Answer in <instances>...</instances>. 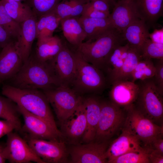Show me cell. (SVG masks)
I'll use <instances>...</instances> for the list:
<instances>
[{
    "instance_id": "obj_3",
    "label": "cell",
    "mask_w": 163,
    "mask_h": 163,
    "mask_svg": "<svg viewBox=\"0 0 163 163\" xmlns=\"http://www.w3.org/2000/svg\"><path fill=\"white\" fill-rule=\"evenodd\" d=\"M122 33L111 27L95 40L72 47L86 61L102 71L104 62L111 51L121 45Z\"/></svg>"
},
{
    "instance_id": "obj_37",
    "label": "cell",
    "mask_w": 163,
    "mask_h": 163,
    "mask_svg": "<svg viewBox=\"0 0 163 163\" xmlns=\"http://www.w3.org/2000/svg\"><path fill=\"white\" fill-rule=\"evenodd\" d=\"M155 71L153 78L155 84L163 95V59H158L155 64Z\"/></svg>"
},
{
    "instance_id": "obj_33",
    "label": "cell",
    "mask_w": 163,
    "mask_h": 163,
    "mask_svg": "<svg viewBox=\"0 0 163 163\" xmlns=\"http://www.w3.org/2000/svg\"><path fill=\"white\" fill-rule=\"evenodd\" d=\"M0 25L7 31L14 41L17 40L20 34L21 24L15 22L9 15L1 1H0Z\"/></svg>"
},
{
    "instance_id": "obj_9",
    "label": "cell",
    "mask_w": 163,
    "mask_h": 163,
    "mask_svg": "<svg viewBox=\"0 0 163 163\" xmlns=\"http://www.w3.org/2000/svg\"><path fill=\"white\" fill-rule=\"evenodd\" d=\"M23 135V138L44 163H60L67 161V151L63 141L34 139L25 134Z\"/></svg>"
},
{
    "instance_id": "obj_30",
    "label": "cell",
    "mask_w": 163,
    "mask_h": 163,
    "mask_svg": "<svg viewBox=\"0 0 163 163\" xmlns=\"http://www.w3.org/2000/svg\"><path fill=\"white\" fill-rule=\"evenodd\" d=\"M142 59L140 51L129 45L127 54L123 65L112 82L117 81H130L132 75L136 66Z\"/></svg>"
},
{
    "instance_id": "obj_11",
    "label": "cell",
    "mask_w": 163,
    "mask_h": 163,
    "mask_svg": "<svg viewBox=\"0 0 163 163\" xmlns=\"http://www.w3.org/2000/svg\"><path fill=\"white\" fill-rule=\"evenodd\" d=\"M4 150L6 160L11 163H44L34 152L26 141L16 133L7 134Z\"/></svg>"
},
{
    "instance_id": "obj_45",
    "label": "cell",
    "mask_w": 163,
    "mask_h": 163,
    "mask_svg": "<svg viewBox=\"0 0 163 163\" xmlns=\"http://www.w3.org/2000/svg\"><path fill=\"white\" fill-rule=\"evenodd\" d=\"M5 143L0 142V163H4L6 160L4 154Z\"/></svg>"
},
{
    "instance_id": "obj_38",
    "label": "cell",
    "mask_w": 163,
    "mask_h": 163,
    "mask_svg": "<svg viewBox=\"0 0 163 163\" xmlns=\"http://www.w3.org/2000/svg\"><path fill=\"white\" fill-rule=\"evenodd\" d=\"M110 4L105 0H93L86 3L85 8L110 14Z\"/></svg>"
},
{
    "instance_id": "obj_6",
    "label": "cell",
    "mask_w": 163,
    "mask_h": 163,
    "mask_svg": "<svg viewBox=\"0 0 163 163\" xmlns=\"http://www.w3.org/2000/svg\"><path fill=\"white\" fill-rule=\"evenodd\" d=\"M124 109L126 116L123 128L136 137L144 147L155 139L163 138V126H158L144 116L134 104Z\"/></svg>"
},
{
    "instance_id": "obj_41",
    "label": "cell",
    "mask_w": 163,
    "mask_h": 163,
    "mask_svg": "<svg viewBox=\"0 0 163 163\" xmlns=\"http://www.w3.org/2000/svg\"><path fill=\"white\" fill-rule=\"evenodd\" d=\"M144 147L148 154L149 163H163V153L149 148Z\"/></svg>"
},
{
    "instance_id": "obj_27",
    "label": "cell",
    "mask_w": 163,
    "mask_h": 163,
    "mask_svg": "<svg viewBox=\"0 0 163 163\" xmlns=\"http://www.w3.org/2000/svg\"><path fill=\"white\" fill-rule=\"evenodd\" d=\"M61 20L53 11L40 16L37 19L36 23V38L53 36L54 31L60 23Z\"/></svg>"
},
{
    "instance_id": "obj_5",
    "label": "cell",
    "mask_w": 163,
    "mask_h": 163,
    "mask_svg": "<svg viewBox=\"0 0 163 163\" xmlns=\"http://www.w3.org/2000/svg\"><path fill=\"white\" fill-rule=\"evenodd\" d=\"M139 91L134 104L145 117L155 124L163 126V95L155 85L153 77L136 83Z\"/></svg>"
},
{
    "instance_id": "obj_20",
    "label": "cell",
    "mask_w": 163,
    "mask_h": 163,
    "mask_svg": "<svg viewBox=\"0 0 163 163\" xmlns=\"http://www.w3.org/2000/svg\"><path fill=\"white\" fill-rule=\"evenodd\" d=\"M101 101L93 96L83 98L86 127L82 136V141L85 143L94 140L100 117Z\"/></svg>"
},
{
    "instance_id": "obj_43",
    "label": "cell",
    "mask_w": 163,
    "mask_h": 163,
    "mask_svg": "<svg viewBox=\"0 0 163 163\" xmlns=\"http://www.w3.org/2000/svg\"><path fill=\"white\" fill-rule=\"evenodd\" d=\"M149 38L153 42L163 44V28L155 29L149 34Z\"/></svg>"
},
{
    "instance_id": "obj_21",
    "label": "cell",
    "mask_w": 163,
    "mask_h": 163,
    "mask_svg": "<svg viewBox=\"0 0 163 163\" xmlns=\"http://www.w3.org/2000/svg\"><path fill=\"white\" fill-rule=\"evenodd\" d=\"M129 45H119L110 53L105 60L102 69L108 83L111 84L119 72L126 57Z\"/></svg>"
},
{
    "instance_id": "obj_34",
    "label": "cell",
    "mask_w": 163,
    "mask_h": 163,
    "mask_svg": "<svg viewBox=\"0 0 163 163\" xmlns=\"http://www.w3.org/2000/svg\"><path fill=\"white\" fill-rule=\"evenodd\" d=\"M62 0H26V3L31 8L37 19L51 12Z\"/></svg>"
},
{
    "instance_id": "obj_25",
    "label": "cell",
    "mask_w": 163,
    "mask_h": 163,
    "mask_svg": "<svg viewBox=\"0 0 163 163\" xmlns=\"http://www.w3.org/2000/svg\"><path fill=\"white\" fill-rule=\"evenodd\" d=\"M64 38L70 46L76 47L85 40L86 35L78 17L62 19L60 23Z\"/></svg>"
},
{
    "instance_id": "obj_26",
    "label": "cell",
    "mask_w": 163,
    "mask_h": 163,
    "mask_svg": "<svg viewBox=\"0 0 163 163\" xmlns=\"http://www.w3.org/2000/svg\"><path fill=\"white\" fill-rule=\"evenodd\" d=\"M78 20L86 34L85 41L95 40L113 27L109 18L94 19L81 15Z\"/></svg>"
},
{
    "instance_id": "obj_13",
    "label": "cell",
    "mask_w": 163,
    "mask_h": 163,
    "mask_svg": "<svg viewBox=\"0 0 163 163\" xmlns=\"http://www.w3.org/2000/svg\"><path fill=\"white\" fill-rule=\"evenodd\" d=\"M85 144L76 145L69 150L71 162L74 163H107L106 152L108 141H94Z\"/></svg>"
},
{
    "instance_id": "obj_39",
    "label": "cell",
    "mask_w": 163,
    "mask_h": 163,
    "mask_svg": "<svg viewBox=\"0 0 163 163\" xmlns=\"http://www.w3.org/2000/svg\"><path fill=\"white\" fill-rule=\"evenodd\" d=\"M110 14L93 9L84 8L82 16L94 19L108 18Z\"/></svg>"
},
{
    "instance_id": "obj_7",
    "label": "cell",
    "mask_w": 163,
    "mask_h": 163,
    "mask_svg": "<svg viewBox=\"0 0 163 163\" xmlns=\"http://www.w3.org/2000/svg\"><path fill=\"white\" fill-rule=\"evenodd\" d=\"M126 116L125 109L110 101H101V109L94 141H107L122 129Z\"/></svg>"
},
{
    "instance_id": "obj_35",
    "label": "cell",
    "mask_w": 163,
    "mask_h": 163,
    "mask_svg": "<svg viewBox=\"0 0 163 163\" xmlns=\"http://www.w3.org/2000/svg\"><path fill=\"white\" fill-rule=\"evenodd\" d=\"M140 53L142 59H163V44L154 42L149 38L142 46Z\"/></svg>"
},
{
    "instance_id": "obj_18",
    "label": "cell",
    "mask_w": 163,
    "mask_h": 163,
    "mask_svg": "<svg viewBox=\"0 0 163 163\" xmlns=\"http://www.w3.org/2000/svg\"><path fill=\"white\" fill-rule=\"evenodd\" d=\"M120 135L107 148V163L113 159L129 152L142 149L144 147L139 139L126 129L122 128Z\"/></svg>"
},
{
    "instance_id": "obj_46",
    "label": "cell",
    "mask_w": 163,
    "mask_h": 163,
    "mask_svg": "<svg viewBox=\"0 0 163 163\" xmlns=\"http://www.w3.org/2000/svg\"><path fill=\"white\" fill-rule=\"evenodd\" d=\"M86 3H88L90 1H91L93 0H83ZM108 2L109 4L110 5L111 4L113 5L116 2V0H105Z\"/></svg>"
},
{
    "instance_id": "obj_15",
    "label": "cell",
    "mask_w": 163,
    "mask_h": 163,
    "mask_svg": "<svg viewBox=\"0 0 163 163\" xmlns=\"http://www.w3.org/2000/svg\"><path fill=\"white\" fill-rule=\"evenodd\" d=\"M111 85L109 95L112 102L123 109L134 104L139 91L136 83L130 81H117Z\"/></svg>"
},
{
    "instance_id": "obj_47",
    "label": "cell",
    "mask_w": 163,
    "mask_h": 163,
    "mask_svg": "<svg viewBox=\"0 0 163 163\" xmlns=\"http://www.w3.org/2000/svg\"><path fill=\"white\" fill-rule=\"evenodd\" d=\"M13 0L18 1H19V2H22V1H24V2H25L26 1V0Z\"/></svg>"
},
{
    "instance_id": "obj_32",
    "label": "cell",
    "mask_w": 163,
    "mask_h": 163,
    "mask_svg": "<svg viewBox=\"0 0 163 163\" xmlns=\"http://www.w3.org/2000/svg\"><path fill=\"white\" fill-rule=\"evenodd\" d=\"M155 71L154 64L151 59H142L134 69L130 81L133 82L153 77Z\"/></svg>"
},
{
    "instance_id": "obj_16",
    "label": "cell",
    "mask_w": 163,
    "mask_h": 163,
    "mask_svg": "<svg viewBox=\"0 0 163 163\" xmlns=\"http://www.w3.org/2000/svg\"><path fill=\"white\" fill-rule=\"evenodd\" d=\"M23 63L16 48L15 41L3 47L0 53V85L13 77Z\"/></svg>"
},
{
    "instance_id": "obj_36",
    "label": "cell",
    "mask_w": 163,
    "mask_h": 163,
    "mask_svg": "<svg viewBox=\"0 0 163 163\" xmlns=\"http://www.w3.org/2000/svg\"><path fill=\"white\" fill-rule=\"evenodd\" d=\"M108 163H149L145 147L140 150L129 152L120 156Z\"/></svg>"
},
{
    "instance_id": "obj_28",
    "label": "cell",
    "mask_w": 163,
    "mask_h": 163,
    "mask_svg": "<svg viewBox=\"0 0 163 163\" xmlns=\"http://www.w3.org/2000/svg\"><path fill=\"white\" fill-rule=\"evenodd\" d=\"M86 3L83 0H62L53 11L61 20L78 17L81 15Z\"/></svg>"
},
{
    "instance_id": "obj_24",
    "label": "cell",
    "mask_w": 163,
    "mask_h": 163,
    "mask_svg": "<svg viewBox=\"0 0 163 163\" xmlns=\"http://www.w3.org/2000/svg\"><path fill=\"white\" fill-rule=\"evenodd\" d=\"M34 55L39 60L48 61L53 59L61 50L64 40L55 36L37 39Z\"/></svg>"
},
{
    "instance_id": "obj_14",
    "label": "cell",
    "mask_w": 163,
    "mask_h": 163,
    "mask_svg": "<svg viewBox=\"0 0 163 163\" xmlns=\"http://www.w3.org/2000/svg\"><path fill=\"white\" fill-rule=\"evenodd\" d=\"M109 19L112 26L122 33L129 25L141 19L133 0H117Z\"/></svg>"
},
{
    "instance_id": "obj_44",
    "label": "cell",
    "mask_w": 163,
    "mask_h": 163,
    "mask_svg": "<svg viewBox=\"0 0 163 163\" xmlns=\"http://www.w3.org/2000/svg\"><path fill=\"white\" fill-rule=\"evenodd\" d=\"M163 153V139L159 138L152 140L146 147Z\"/></svg>"
},
{
    "instance_id": "obj_10",
    "label": "cell",
    "mask_w": 163,
    "mask_h": 163,
    "mask_svg": "<svg viewBox=\"0 0 163 163\" xmlns=\"http://www.w3.org/2000/svg\"><path fill=\"white\" fill-rule=\"evenodd\" d=\"M18 106L24 121L20 133L33 138L49 140H61L63 137L61 132L56 131L43 119L31 113L21 107Z\"/></svg>"
},
{
    "instance_id": "obj_29",
    "label": "cell",
    "mask_w": 163,
    "mask_h": 163,
    "mask_svg": "<svg viewBox=\"0 0 163 163\" xmlns=\"http://www.w3.org/2000/svg\"><path fill=\"white\" fill-rule=\"evenodd\" d=\"M1 1L9 15L20 24L34 14L31 8L25 3L13 0H1Z\"/></svg>"
},
{
    "instance_id": "obj_42",
    "label": "cell",
    "mask_w": 163,
    "mask_h": 163,
    "mask_svg": "<svg viewBox=\"0 0 163 163\" xmlns=\"http://www.w3.org/2000/svg\"><path fill=\"white\" fill-rule=\"evenodd\" d=\"M13 41H15L7 31L0 25V48L2 49Z\"/></svg>"
},
{
    "instance_id": "obj_2",
    "label": "cell",
    "mask_w": 163,
    "mask_h": 163,
    "mask_svg": "<svg viewBox=\"0 0 163 163\" xmlns=\"http://www.w3.org/2000/svg\"><path fill=\"white\" fill-rule=\"evenodd\" d=\"M2 93L18 105L46 121L56 131L61 132L57 126L50 103L42 90L20 89L5 84Z\"/></svg>"
},
{
    "instance_id": "obj_31",
    "label": "cell",
    "mask_w": 163,
    "mask_h": 163,
    "mask_svg": "<svg viewBox=\"0 0 163 163\" xmlns=\"http://www.w3.org/2000/svg\"><path fill=\"white\" fill-rule=\"evenodd\" d=\"M18 105L8 97L0 94V118L14 124L20 132L21 126Z\"/></svg>"
},
{
    "instance_id": "obj_8",
    "label": "cell",
    "mask_w": 163,
    "mask_h": 163,
    "mask_svg": "<svg viewBox=\"0 0 163 163\" xmlns=\"http://www.w3.org/2000/svg\"><path fill=\"white\" fill-rule=\"evenodd\" d=\"M42 91L60 123L74 111L83 99L72 88L63 86Z\"/></svg>"
},
{
    "instance_id": "obj_40",
    "label": "cell",
    "mask_w": 163,
    "mask_h": 163,
    "mask_svg": "<svg viewBox=\"0 0 163 163\" xmlns=\"http://www.w3.org/2000/svg\"><path fill=\"white\" fill-rule=\"evenodd\" d=\"M14 130L18 131V128L14 124L7 120H0V138Z\"/></svg>"
},
{
    "instance_id": "obj_19",
    "label": "cell",
    "mask_w": 163,
    "mask_h": 163,
    "mask_svg": "<svg viewBox=\"0 0 163 163\" xmlns=\"http://www.w3.org/2000/svg\"><path fill=\"white\" fill-rule=\"evenodd\" d=\"M37 19L34 14L22 23L19 35L15 41L16 48L24 62L30 56L32 44L36 38Z\"/></svg>"
},
{
    "instance_id": "obj_4",
    "label": "cell",
    "mask_w": 163,
    "mask_h": 163,
    "mask_svg": "<svg viewBox=\"0 0 163 163\" xmlns=\"http://www.w3.org/2000/svg\"><path fill=\"white\" fill-rule=\"evenodd\" d=\"M71 48L75 60L76 71L71 88L79 94L103 91L108 83L104 73L85 60L73 48Z\"/></svg>"
},
{
    "instance_id": "obj_22",
    "label": "cell",
    "mask_w": 163,
    "mask_h": 163,
    "mask_svg": "<svg viewBox=\"0 0 163 163\" xmlns=\"http://www.w3.org/2000/svg\"><path fill=\"white\" fill-rule=\"evenodd\" d=\"M141 19L154 24L163 15V0H133Z\"/></svg>"
},
{
    "instance_id": "obj_23",
    "label": "cell",
    "mask_w": 163,
    "mask_h": 163,
    "mask_svg": "<svg viewBox=\"0 0 163 163\" xmlns=\"http://www.w3.org/2000/svg\"><path fill=\"white\" fill-rule=\"evenodd\" d=\"M149 34L147 24L142 19L132 23L122 32L124 39L140 52L144 43L149 38Z\"/></svg>"
},
{
    "instance_id": "obj_1",
    "label": "cell",
    "mask_w": 163,
    "mask_h": 163,
    "mask_svg": "<svg viewBox=\"0 0 163 163\" xmlns=\"http://www.w3.org/2000/svg\"><path fill=\"white\" fill-rule=\"evenodd\" d=\"M9 80L8 84L22 89L44 91L62 86L50 61H41L34 55H30L18 72Z\"/></svg>"
},
{
    "instance_id": "obj_12",
    "label": "cell",
    "mask_w": 163,
    "mask_h": 163,
    "mask_svg": "<svg viewBox=\"0 0 163 163\" xmlns=\"http://www.w3.org/2000/svg\"><path fill=\"white\" fill-rule=\"evenodd\" d=\"M55 73L62 86L71 88L76 71V62L72 50L64 40L60 51L50 61Z\"/></svg>"
},
{
    "instance_id": "obj_17",
    "label": "cell",
    "mask_w": 163,
    "mask_h": 163,
    "mask_svg": "<svg viewBox=\"0 0 163 163\" xmlns=\"http://www.w3.org/2000/svg\"><path fill=\"white\" fill-rule=\"evenodd\" d=\"M63 136L75 140L83 136L86 127L83 98L74 111L60 123Z\"/></svg>"
}]
</instances>
